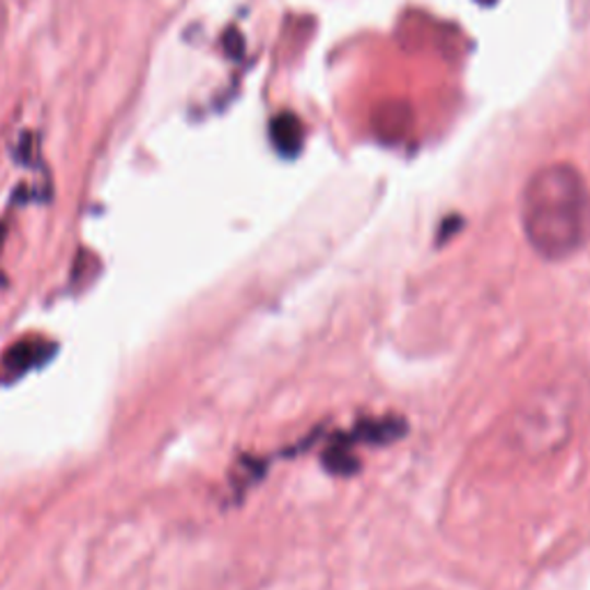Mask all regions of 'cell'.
I'll use <instances>...</instances> for the list:
<instances>
[{"instance_id":"3957f363","label":"cell","mask_w":590,"mask_h":590,"mask_svg":"<svg viewBox=\"0 0 590 590\" xmlns=\"http://www.w3.org/2000/svg\"><path fill=\"white\" fill-rule=\"evenodd\" d=\"M270 141L284 157H295L305 141V128L295 114H280L270 122Z\"/></svg>"},{"instance_id":"277c9868","label":"cell","mask_w":590,"mask_h":590,"mask_svg":"<svg viewBox=\"0 0 590 590\" xmlns=\"http://www.w3.org/2000/svg\"><path fill=\"white\" fill-rule=\"evenodd\" d=\"M3 240H5V224H0V247H3Z\"/></svg>"},{"instance_id":"6da1fadb","label":"cell","mask_w":590,"mask_h":590,"mask_svg":"<svg viewBox=\"0 0 590 590\" xmlns=\"http://www.w3.org/2000/svg\"><path fill=\"white\" fill-rule=\"evenodd\" d=\"M523 236L546 261H565L590 243V189L573 164L542 166L521 192Z\"/></svg>"},{"instance_id":"7a4b0ae2","label":"cell","mask_w":590,"mask_h":590,"mask_svg":"<svg viewBox=\"0 0 590 590\" xmlns=\"http://www.w3.org/2000/svg\"><path fill=\"white\" fill-rule=\"evenodd\" d=\"M56 353V346L45 340H24L10 346L3 355V367L10 378L24 376L26 371L45 365L49 357Z\"/></svg>"}]
</instances>
